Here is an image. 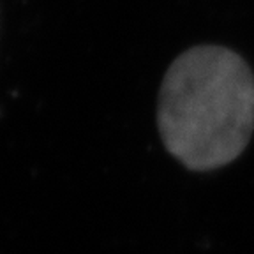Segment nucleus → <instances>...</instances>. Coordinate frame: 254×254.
<instances>
[{"label": "nucleus", "instance_id": "f257e3e1", "mask_svg": "<svg viewBox=\"0 0 254 254\" xmlns=\"http://www.w3.org/2000/svg\"><path fill=\"white\" fill-rule=\"evenodd\" d=\"M157 127L164 148L187 170L233 163L254 132V74L246 59L221 44L180 53L161 83Z\"/></svg>", "mask_w": 254, "mask_h": 254}]
</instances>
